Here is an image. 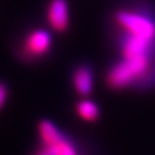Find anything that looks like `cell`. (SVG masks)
Masks as SVG:
<instances>
[{
  "label": "cell",
  "mask_w": 155,
  "mask_h": 155,
  "mask_svg": "<svg viewBox=\"0 0 155 155\" xmlns=\"http://www.w3.org/2000/svg\"><path fill=\"white\" fill-rule=\"evenodd\" d=\"M152 61L124 59L114 63L106 73V83L112 89H125L148 75Z\"/></svg>",
  "instance_id": "6da1fadb"
},
{
  "label": "cell",
  "mask_w": 155,
  "mask_h": 155,
  "mask_svg": "<svg viewBox=\"0 0 155 155\" xmlns=\"http://www.w3.org/2000/svg\"><path fill=\"white\" fill-rule=\"evenodd\" d=\"M115 23L124 35L155 43V19L150 15L132 9H119L115 13Z\"/></svg>",
  "instance_id": "7a4b0ae2"
},
{
  "label": "cell",
  "mask_w": 155,
  "mask_h": 155,
  "mask_svg": "<svg viewBox=\"0 0 155 155\" xmlns=\"http://www.w3.org/2000/svg\"><path fill=\"white\" fill-rule=\"evenodd\" d=\"M38 132L42 144L49 147L55 155H79V151L72 139L66 137L49 119H43L39 122Z\"/></svg>",
  "instance_id": "3957f363"
},
{
  "label": "cell",
  "mask_w": 155,
  "mask_h": 155,
  "mask_svg": "<svg viewBox=\"0 0 155 155\" xmlns=\"http://www.w3.org/2000/svg\"><path fill=\"white\" fill-rule=\"evenodd\" d=\"M50 46H52V36L49 32L45 29H35L29 32L28 36L25 38L23 53L32 59L42 58L50 50Z\"/></svg>",
  "instance_id": "277c9868"
},
{
  "label": "cell",
  "mask_w": 155,
  "mask_h": 155,
  "mask_svg": "<svg viewBox=\"0 0 155 155\" xmlns=\"http://www.w3.org/2000/svg\"><path fill=\"white\" fill-rule=\"evenodd\" d=\"M49 26L55 32H65L69 28V5L66 0H50L46 10Z\"/></svg>",
  "instance_id": "5b68a950"
},
{
  "label": "cell",
  "mask_w": 155,
  "mask_h": 155,
  "mask_svg": "<svg viewBox=\"0 0 155 155\" xmlns=\"http://www.w3.org/2000/svg\"><path fill=\"white\" fill-rule=\"evenodd\" d=\"M73 89L79 96L86 98L94 91V72L88 65H79L72 73Z\"/></svg>",
  "instance_id": "8992f818"
},
{
  "label": "cell",
  "mask_w": 155,
  "mask_h": 155,
  "mask_svg": "<svg viewBox=\"0 0 155 155\" xmlns=\"http://www.w3.org/2000/svg\"><path fill=\"white\" fill-rule=\"evenodd\" d=\"M76 114L83 121L94 122L99 118V106L91 99H82L76 104Z\"/></svg>",
  "instance_id": "52a82bcc"
},
{
  "label": "cell",
  "mask_w": 155,
  "mask_h": 155,
  "mask_svg": "<svg viewBox=\"0 0 155 155\" xmlns=\"http://www.w3.org/2000/svg\"><path fill=\"white\" fill-rule=\"evenodd\" d=\"M7 96H9V89L3 82H0V109L5 106Z\"/></svg>",
  "instance_id": "ba28073f"
},
{
  "label": "cell",
  "mask_w": 155,
  "mask_h": 155,
  "mask_svg": "<svg viewBox=\"0 0 155 155\" xmlns=\"http://www.w3.org/2000/svg\"><path fill=\"white\" fill-rule=\"evenodd\" d=\"M33 155H55V154L52 152V150H50L49 147H46V145L42 144V147H40Z\"/></svg>",
  "instance_id": "9c48e42d"
}]
</instances>
